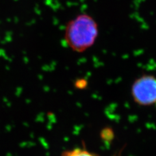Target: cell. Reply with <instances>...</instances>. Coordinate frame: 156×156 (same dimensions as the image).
Returning <instances> with one entry per match:
<instances>
[{"label": "cell", "instance_id": "obj_1", "mask_svg": "<svg viewBox=\"0 0 156 156\" xmlns=\"http://www.w3.org/2000/svg\"><path fill=\"white\" fill-rule=\"evenodd\" d=\"M99 29L95 20L87 14H80L66 24L64 38L74 51L83 52L94 45Z\"/></svg>", "mask_w": 156, "mask_h": 156}, {"label": "cell", "instance_id": "obj_3", "mask_svg": "<svg viewBox=\"0 0 156 156\" xmlns=\"http://www.w3.org/2000/svg\"><path fill=\"white\" fill-rule=\"evenodd\" d=\"M61 156H98L96 154L89 152L86 149L76 148L70 150H67Z\"/></svg>", "mask_w": 156, "mask_h": 156}, {"label": "cell", "instance_id": "obj_2", "mask_svg": "<svg viewBox=\"0 0 156 156\" xmlns=\"http://www.w3.org/2000/svg\"><path fill=\"white\" fill-rule=\"evenodd\" d=\"M131 95L140 105H151L156 103V77L150 75L141 76L131 87Z\"/></svg>", "mask_w": 156, "mask_h": 156}]
</instances>
